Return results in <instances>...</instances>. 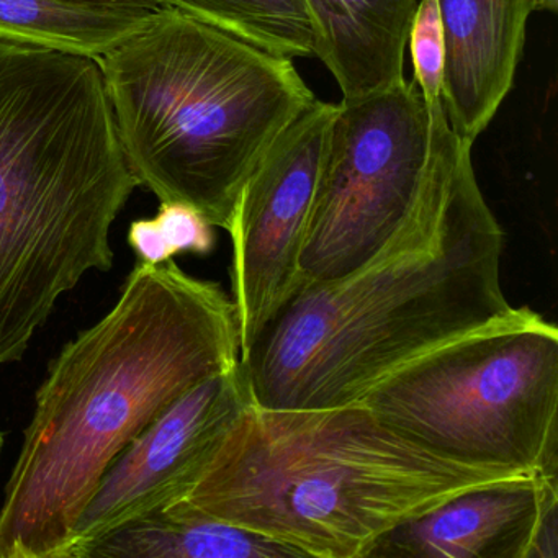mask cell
<instances>
[{
  "label": "cell",
  "instance_id": "1",
  "mask_svg": "<svg viewBox=\"0 0 558 558\" xmlns=\"http://www.w3.org/2000/svg\"><path fill=\"white\" fill-rule=\"evenodd\" d=\"M427 116L426 179L397 233L352 272L300 287L241 357L257 407L359 403L414 359L514 312L501 287L505 231L476 181L473 145L444 107Z\"/></svg>",
  "mask_w": 558,
  "mask_h": 558
},
{
  "label": "cell",
  "instance_id": "2",
  "mask_svg": "<svg viewBox=\"0 0 558 558\" xmlns=\"http://www.w3.org/2000/svg\"><path fill=\"white\" fill-rule=\"evenodd\" d=\"M241 362L233 299L174 260L136 264L122 295L64 345L0 506V558H64L117 457L189 390Z\"/></svg>",
  "mask_w": 558,
  "mask_h": 558
},
{
  "label": "cell",
  "instance_id": "3",
  "mask_svg": "<svg viewBox=\"0 0 558 558\" xmlns=\"http://www.w3.org/2000/svg\"><path fill=\"white\" fill-rule=\"evenodd\" d=\"M138 185L97 58L0 40V367L87 272L112 269Z\"/></svg>",
  "mask_w": 558,
  "mask_h": 558
},
{
  "label": "cell",
  "instance_id": "4",
  "mask_svg": "<svg viewBox=\"0 0 558 558\" xmlns=\"http://www.w3.org/2000/svg\"><path fill=\"white\" fill-rule=\"evenodd\" d=\"M524 473L437 456L362 403H251L179 505L300 558H367L378 538L475 486Z\"/></svg>",
  "mask_w": 558,
  "mask_h": 558
},
{
  "label": "cell",
  "instance_id": "5",
  "mask_svg": "<svg viewBox=\"0 0 558 558\" xmlns=\"http://www.w3.org/2000/svg\"><path fill=\"white\" fill-rule=\"evenodd\" d=\"M97 61L140 185L227 233L251 172L316 99L293 60L174 9L149 15Z\"/></svg>",
  "mask_w": 558,
  "mask_h": 558
},
{
  "label": "cell",
  "instance_id": "6",
  "mask_svg": "<svg viewBox=\"0 0 558 558\" xmlns=\"http://www.w3.org/2000/svg\"><path fill=\"white\" fill-rule=\"evenodd\" d=\"M362 403L437 456L558 478V329L529 306L414 359Z\"/></svg>",
  "mask_w": 558,
  "mask_h": 558
},
{
  "label": "cell",
  "instance_id": "7",
  "mask_svg": "<svg viewBox=\"0 0 558 558\" xmlns=\"http://www.w3.org/2000/svg\"><path fill=\"white\" fill-rule=\"evenodd\" d=\"M429 151L414 81L338 104L300 254L302 286L352 272L397 233L423 191Z\"/></svg>",
  "mask_w": 558,
  "mask_h": 558
},
{
  "label": "cell",
  "instance_id": "8",
  "mask_svg": "<svg viewBox=\"0 0 558 558\" xmlns=\"http://www.w3.org/2000/svg\"><path fill=\"white\" fill-rule=\"evenodd\" d=\"M338 104L315 99L247 178L228 234L241 357L302 287L300 254Z\"/></svg>",
  "mask_w": 558,
  "mask_h": 558
},
{
  "label": "cell",
  "instance_id": "9",
  "mask_svg": "<svg viewBox=\"0 0 558 558\" xmlns=\"http://www.w3.org/2000/svg\"><path fill=\"white\" fill-rule=\"evenodd\" d=\"M251 403L241 362L179 398L107 470L77 521L64 558L119 525L181 499Z\"/></svg>",
  "mask_w": 558,
  "mask_h": 558
},
{
  "label": "cell",
  "instance_id": "10",
  "mask_svg": "<svg viewBox=\"0 0 558 558\" xmlns=\"http://www.w3.org/2000/svg\"><path fill=\"white\" fill-rule=\"evenodd\" d=\"M557 476L475 486L378 538L367 558L557 557Z\"/></svg>",
  "mask_w": 558,
  "mask_h": 558
},
{
  "label": "cell",
  "instance_id": "11",
  "mask_svg": "<svg viewBox=\"0 0 558 558\" xmlns=\"http://www.w3.org/2000/svg\"><path fill=\"white\" fill-rule=\"evenodd\" d=\"M444 41V113L466 143L488 129L514 86L537 0H437Z\"/></svg>",
  "mask_w": 558,
  "mask_h": 558
},
{
  "label": "cell",
  "instance_id": "12",
  "mask_svg": "<svg viewBox=\"0 0 558 558\" xmlns=\"http://www.w3.org/2000/svg\"><path fill=\"white\" fill-rule=\"evenodd\" d=\"M316 31L315 58L342 99L404 83V50L420 0H305Z\"/></svg>",
  "mask_w": 558,
  "mask_h": 558
},
{
  "label": "cell",
  "instance_id": "13",
  "mask_svg": "<svg viewBox=\"0 0 558 558\" xmlns=\"http://www.w3.org/2000/svg\"><path fill=\"white\" fill-rule=\"evenodd\" d=\"M70 558L300 557L264 535L171 502L74 548Z\"/></svg>",
  "mask_w": 558,
  "mask_h": 558
},
{
  "label": "cell",
  "instance_id": "14",
  "mask_svg": "<svg viewBox=\"0 0 558 558\" xmlns=\"http://www.w3.org/2000/svg\"><path fill=\"white\" fill-rule=\"evenodd\" d=\"M149 15L61 0H0V40L99 58L143 28Z\"/></svg>",
  "mask_w": 558,
  "mask_h": 558
},
{
  "label": "cell",
  "instance_id": "15",
  "mask_svg": "<svg viewBox=\"0 0 558 558\" xmlns=\"http://www.w3.org/2000/svg\"><path fill=\"white\" fill-rule=\"evenodd\" d=\"M202 24L280 58H315L316 31L305 0H159Z\"/></svg>",
  "mask_w": 558,
  "mask_h": 558
},
{
  "label": "cell",
  "instance_id": "16",
  "mask_svg": "<svg viewBox=\"0 0 558 558\" xmlns=\"http://www.w3.org/2000/svg\"><path fill=\"white\" fill-rule=\"evenodd\" d=\"M214 228L197 208L161 202L155 218L130 225L126 240L138 263L161 266L181 253L210 254L217 243Z\"/></svg>",
  "mask_w": 558,
  "mask_h": 558
},
{
  "label": "cell",
  "instance_id": "17",
  "mask_svg": "<svg viewBox=\"0 0 558 558\" xmlns=\"http://www.w3.org/2000/svg\"><path fill=\"white\" fill-rule=\"evenodd\" d=\"M414 83L423 96L426 110L442 106L444 66H446V41L440 22L437 0H420L408 34Z\"/></svg>",
  "mask_w": 558,
  "mask_h": 558
},
{
  "label": "cell",
  "instance_id": "18",
  "mask_svg": "<svg viewBox=\"0 0 558 558\" xmlns=\"http://www.w3.org/2000/svg\"><path fill=\"white\" fill-rule=\"evenodd\" d=\"M66 4L84 5V8L106 9V11L126 12V14L149 15L161 11L159 0H61Z\"/></svg>",
  "mask_w": 558,
  "mask_h": 558
},
{
  "label": "cell",
  "instance_id": "19",
  "mask_svg": "<svg viewBox=\"0 0 558 558\" xmlns=\"http://www.w3.org/2000/svg\"><path fill=\"white\" fill-rule=\"evenodd\" d=\"M2 446H4V436L0 434V450H2Z\"/></svg>",
  "mask_w": 558,
  "mask_h": 558
}]
</instances>
